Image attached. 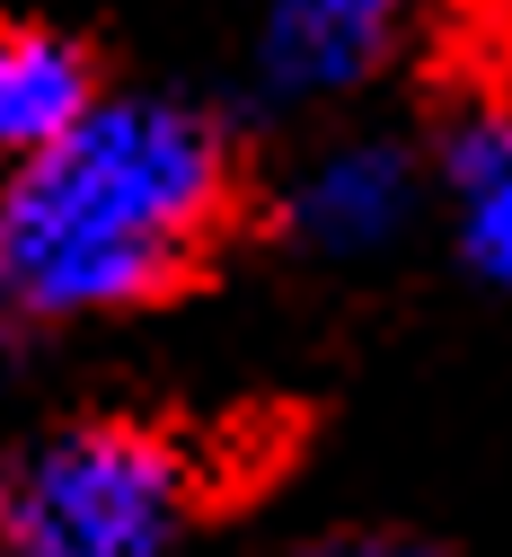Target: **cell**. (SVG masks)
Listing matches in <instances>:
<instances>
[{
  "mask_svg": "<svg viewBox=\"0 0 512 557\" xmlns=\"http://www.w3.org/2000/svg\"><path fill=\"white\" fill-rule=\"evenodd\" d=\"M195 496V451L168 425L98 416V425H71L18 478L10 557H168Z\"/></svg>",
  "mask_w": 512,
  "mask_h": 557,
  "instance_id": "cell-2",
  "label": "cell"
},
{
  "mask_svg": "<svg viewBox=\"0 0 512 557\" xmlns=\"http://www.w3.org/2000/svg\"><path fill=\"white\" fill-rule=\"evenodd\" d=\"M291 557H433V548H415V540H372V531H345V540L291 548Z\"/></svg>",
  "mask_w": 512,
  "mask_h": 557,
  "instance_id": "cell-7",
  "label": "cell"
},
{
  "mask_svg": "<svg viewBox=\"0 0 512 557\" xmlns=\"http://www.w3.org/2000/svg\"><path fill=\"white\" fill-rule=\"evenodd\" d=\"M239 222L230 133L177 98H107L0 186V274L27 319L186 293Z\"/></svg>",
  "mask_w": 512,
  "mask_h": 557,
  "instance_id": "cell-1",
  "label": "cell"
},
{
  "mask_svg": "<svg viewBox=\"0 0 512 557\" xmlns=\"http://www.w3.org/2000/svg\"><path fill=\"white\" fill-rule=\"evenodd\" d=\"M98 62L62 27H0V160H36L98 115Z\"/></svg>",
  "mask_w": 512,
  "mask_h": 557,
  "instance_id": "cell-3",
  "label": "cell"
},
{
  "mask_svg": "<svg viewBox=\"0 0 512 557\" xmlns=\"http://www.w3.org/2000/svg\"><path fill=\"white\" fill-rule=\"evenodd\" d=\"M407 0H274L265 62L283 89H345L372 72V53L389 45Z\"/></svg>",
  "mask_w": 512,
  "mask_h": 557,
  "instance_id": "cell-4",
  "label": "cell"
},
{
  "mask_svg": "<svg viewBox=\"0 0 512 557\" xmlns=\"http://www.w3.org/2000/svg\"><path fill=\"white\" fill-rule=\"evenodd\" d=\"M451 186H460V231H469V265L512 284V107H477L451 124Z\"/></svg>",
  "mask_w": 512,
  "mask_h": 557,
  "instance_id": "cell-5",
  "label": "cell"
},
{
  "mask_svg": "<svg viewBox=\"0 0 512 557\" xmlns=\"http://www.w3.org/2000/svg\"><path fill=\"white\" fill-rule=\"evenodd\" d=\"M10 327H18V293H10V274H0V345H10Z\"/></svg>",
  "mask_w": 512,
  "mask_h": 557,
  "instance_id": "cell-8",
  "label": "cell"
},
{
  "mask_svg": "<svg viewBox=\"0 0 512 557\" xmlns=\"http://www.w3.org/2000/svg\"><path fill=\"white\" fill-rule=\"evenodd\" d=\"M10 505H18V486L0 478V548H10Z\"/></svg>",
  "mask_w": 512,
  "mask_h": 557,
  "instance_id": "cell-9",
  "label": "cell"
},
{
  "mask_svg": "<svg viewBox=\"0 0 512 557\" xmlns=\"http://www.w3.org/2000/svg\"><path fill=\"white\" fill-rule=\"evenodd\" d=\"M398 203H407V169H398L389 151H336V160L310 177L301 213H310L319 239L353 248V239H380V231L398 222Z\"/></svg>",
  "mask_w": 512,
  "mask_h": 557,
  "instance_id": "cell-6",
  "label": "cell"
}]
</instances>
